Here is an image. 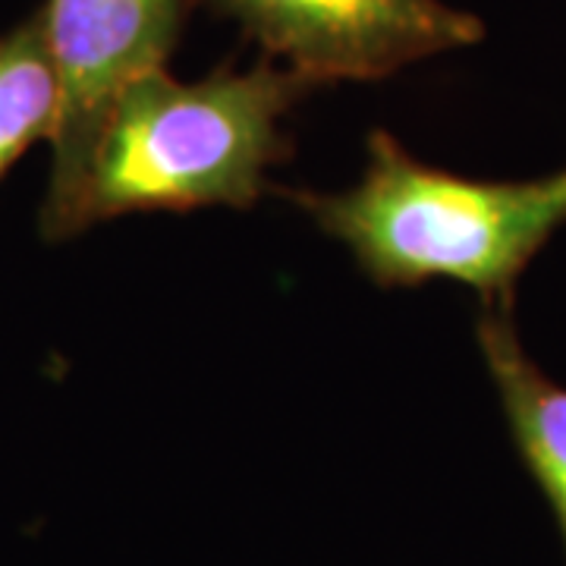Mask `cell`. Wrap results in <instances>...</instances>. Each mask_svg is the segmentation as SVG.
<instances>
[{
	"mask_svg": "<svg viewBox=\"0 0 566 566\" xmlns=\"http://www.w3.org/2000/svg\"><path fill=\"white\" fill-rule=\"evenodd\" d=\"M192 7V0H44L35 10L61 92L39 211L44 243H70L82 233V186L104 117L129 82L167 66Z\"/></svg>",
	"mask_w": 566,
	"mask_h": 566,
	"instance_id": "3957f363",
	"label": "cell"
},
{
	"mask_svg": "<svg viewBox=\"0 0 566 566\" xmlns=\"http://www.w3.org/2000/svg\"><path fill=\"white\" fill-rule=\"evenodd\" d=\"M57 102V73L32 13L0 32V182L32 145L51 142Z\"/></svg>",
	"mask_w": 566,
	"mask_h": 566,
	"instance_id": "8992f818",
	"label": "cell"
},
{
	"mask_svg": "<svg viewBox=\"0 0 566 566\" xmlns=\"http://www.w3.org/2000/svg\"><path fill=\"white\" fill-rule=\"evenodd\" d=\"M318 88L264 57L249 70L218 66L180 82L167 66L142 73L111 104L82 186L80 230L126 214L245 211L262 199L268 170L293 155L283 120Z\"/></svg>",
	"mask_w": 566,
	"mask_h": 566,
	"instance_id": "6da1fadb",
	"label": "cell"
},
{
	"mask_svg": "<svg viewBox=\"0 0 566 566\" xmlns=\"http://www.w3.org/2000/svg\"><path fill=\"white\" fill-rule=\"evenodd\" d=\"M513 308L516 305H479L475 340L513 444L554 510L566 554V387L554 385L528 356L513 322Z\"/></svg>",
	"mask_w": 566,
	"mask_h": 566,
	"instance_id": "5b68a950",
	"label": "cell"
},
{
	"mask_svg": "<svg viewBox=\"0 0 566 566\" xmlns=\"http://www.w3.org/2000/svg\"><path fill=\"white\" fill-rule=\"evenodd\" d=\"M233 20L264 57L315 85L378 82L485 39L479 17L444 0H192Z\"/></svg>",
	"mask_w": 566,
	"mask_h": 566,
	"instance_id": "277c9868",
	"label": "cell"
},
{
	"mask_svg": "<svg viewBox=\"0 0 566 566\" xmlns=\"http://www.w3.org/2000/svg\"><path fill=\"white\" fill-rule=\"evenodd\" d=\"M381 290L434 277L465 283L482 303L516 305V283L566 227V167L535 180H469L371 129L359 182L340 192L281 189Z\"/></svg>",
	"mask_w": 566,
	"mask_h": 566,
	"instance_id": "7a4b0ae2",
	"label": "cell"
}]
</instances>
